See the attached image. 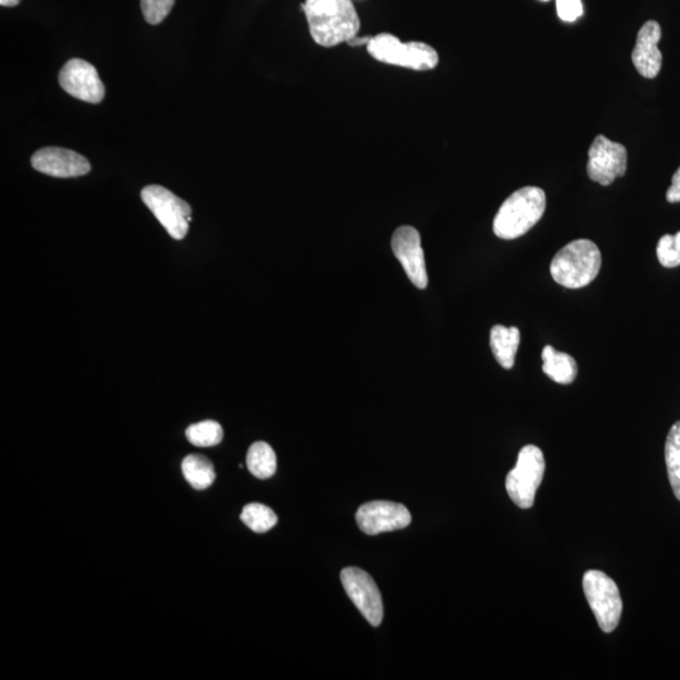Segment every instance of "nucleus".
I'll list each match as a JSON object with an SVG mask.
<instances>
[{
  "instance_id": "23",
  "label": "nucleus",
  "mask_w": 680,
  "mask_h": 680,
  "mask_svg": "<svg viewBox=\"0 0 680 680\" xmlns=\"http://www.w3.org/2000/svg\"><path fill=\"white\" fill-rule=\"evenodd\" d=\"M176 0H140L143 16L149 24H159L168 17Z\"/></svg>"
},
{
  "instance_id": "1",
  "label": "nucleus",
  "mask_w": 680,
  "mask_h": 680,
  "mask_svg": "<svg viewBox=\"0 0 680 680\" xmlns=\"http://www.w3.org/2000/svg\"><path fill=\"white\" fill-rule=\"evenodd\" d=\"M310 34L322 47H335L357 37L361 28L352 0H305L301 4Z\"/></svg>"
},
{
  "instance_id": "19",
  "label": "nucleus",
  "mask_w": 680,
  "mask_h": 680,
  "mask_svg": "<svg viewBox=\"0 0 680 680\" xmlns=\"http://www.w3.org/2000/svg\"><path fill=\"white\" fill-rule=\"evenodd\" d=\"M665 461L670 485L680 502V421L675 422L669 431L665 442Z\"/></svg>"
},
{
  "instance_id": "2",
  "label": "nucleus",
  "mask_w": 680,
  "mask_h": 680,
  "mask_svg": "<svg viewBox=\"0 0 680 680\" xmlns=\"http://www.w3.org/2000/svg\"><path fill=\"white\" fill-rule=\"evenodd\" d=\"M546 211V193L538 187H524L510 194L494 218L495 236L516 240L536 226Z\"/></svg>"
},
{
  "instance_id": "26",
  "label": "nucleus",
  "mask_w": 680,
  "mask_h": 680,
  "mask_svg": "<svg viewBox=\"0 0 680 680\" xmlns=\"http://www.w3.org/2000/svg\"><path fill=\"white\" fill-rule=\"evenodd\" d=\"M372 40V37H363V38H358L354 37L353 40L349 41V45L352 47H357V46H367L369 41Z\"/></svg>"
},
{
  "instance_id": "3",
  "label": "nucleus",
  "mask_w": 680,
  "mask_h": 680,
  "mask_svg": "<svg viewBox=\"0 0 680 680\" xmlns=\"http://www.w3.org/2000/svg\"><path fill=\"white\" fill-rule=\"evenodd\" d=\"M602 257L594 242L580 238L562 247L551 262V275L567 289H581L599 275Z\"/></svg>"
},
{
  "instance_id": "24",
  "label": "nucleus",
  "mask_w": 680,
  "mask_h": 680,
  "mask_svg": "<svg viewBox=\"0 0 680 680\" xmlns=\"http://www.w3.org/2000/svg\"><path fill=\"white\" fill-rule=\"evenodd\" d=\"M558 17L565 22H575L584 13L581 0H556Z\"/></svg>"
},
{
  "instance_id": "14",
  "label": "nucleus",
  "mask_w": 680,
  "mask_h": 680,
  "mask_svg": "<svg viewBox=\"0 0 680 680\" xmlns=\"http://www.w3.org/2000/svg\"><path fill=\"white\" fill-rule=\"evenodd\" d=\"M662 28L659 23L649 21L640 28L636 45L631 55L636 71L645 79H655L662 70L663 55L659 50Z\"/></svg>"
},
{
  "instance_id": "25",
  "label": "nucleus",
  "mask_w": 680,
  "mask_h": 680,
  "mask_svg": "<svg viewBox=\"0 0 680 680\" xmlns=\"http://www.w3.org/2000/svg\"><path fill=\"white\" fill-rule=\"evenodd\" d=\"M667 201L669 203L680 202V167L672 178V186H670L667 192Z\"/></svg>"
},
{
  "instance_id": "12",
  "label": "nucleus",
  "mask_w": 680,
  "mask_h": 680,
  "mask_svg": "<svg viewBox=\"0 0 680 680\" xmlns=\"http://www.w3.org/2000/svg\"><path fill=\"white\" fill-rule=\"evenodd\" d=\"M411 514L405 505L392 502L363 504L357 512V523L362 532L376 536L410 526Z\"/></svg>"
},
{
  "instance_id": "22",
  "label": "nucleus",
  "mask_w": 680,
  "mask_h": 680,
  "mask_svg": "<svg viewBox=\"0 0 680 680\" xmlns=\"http://www.w3.org/2000/svg\"><path fill=\"white\" fill-rule=\"evenodd\" d=\"M657 255L660 264L668 269L680 266V232L660 238Z\"/></svg>"
},
{
  "instance_id": "16",
  "label": "nucleus",
  "mask_w": 680,
  "mask_h": 680,
  "mask_svg": "<svg viewBox=\"0 0 680 680\" xmlns=\"http://www.w3.org/2000/svg\"><path fill=\"white\" fill-rule=\"evenodd\" d=\"M543 372L560 385H570L577 377V363L570 354L546 346L542 352Z\"/></svg>"
},
{
  "instance_id": "11",
  "label": "nucleus",
  "mask_w": 680,
  "mask_h": 680,
  "mask_svg": "<svg viewBox=\"0 0 680 680\" xmlns=\"http://www.w3.org/2000/svg\"><path fill=\"white\" fill-rule=\"evenodd\" d=\"M58 82L63 90L76 99L99 104L105 97V86L91 63L74 58L60 71Z\"/></svg>"
},
{
  "instance_id": "17",
  "label": "nucleus",
  "mask_w": 680,
  "mask_h": 680,
  "mask_svg": "<svg viewBox=\"0 0 680 680\" xmlns=\"http://www.w3.org/2000/svg\"><path fill=\"white\" fill-rule=\"evenodd\" d=\"M182 471L187 482L197 490L210 488L216 480L215 466L202 455L192 454L184 458Z\"/></svg>"
},
{
  "instance_id": "4",
  "label": "nucleus",
  "mask_w": 680,
  "mask_h": 680,
  "mask_svg": "<svg viewBox=\"0 0 680 680\" xmlns=\"http://www.w3.org/2000/svg\"><path fill=\"white\" fill-rule=\"evenodd\" d=\"M367 51L374 60L414 71L434 70L439 63V55L431 46L422 42L403 43L390 33L372 37Z\"/></svg>"
},
{
  "instance_id": "18",
  "label": "nucleus",
  "mask_w": 680,
  "mask_h": 680,
  "mask_svg": "<svg viewBox=\"0 0 680 680\" xmlns=\"http://www.w3.org/2000/svg\"><path fill=\"white\" fill-rule=\"evenodd\" d=\"M247 468L259 479H269L276 473L278 460L275 451L266 442H255L251 445L246 456Z\"/></svg>"
},
{
  "instance_id": "13",
  "label": "nucleus",
  "mask_w": 680,
  "mask_h": 680,
  "mask_svg": "<svg viewBox=\"0 0 680 680\" xmlns=\"http://www.w3.org/2000/svg\"><path fill=\"white\" fill-rule=\"evenodd\" d=\"M32 167L47 176L75 178L90 173L89 160L74 150L65 148H43L33 154Z\"/></svg>"
},
{
  "instance_id": "15",
  "label": "nucleus",
  "mask_w": 680,
  "mask_h": 680,
  "mask_svg": "<svg viewBox=\"0 0 680 680\" xmlns=\"http://www.w3.org/2000/svg\"><path fill=\"white\" fill-rule=\"evenodd\" d=\"M519 344H521V332L516 327H504L495 325L490 332V347L497 362L505 369L514 367Z\"/></svg>"
},
{
  "instance_id": "6",
  "label": "nucleus",
  "mask_w": 680,
  "mask_h": 680,
  "mask_svg": "<svg viewBox=\"0 0 680 680\" xmlns=\"http://www.w3.org/2000/svg\"><path fill=\"white\" fill-rule=\"evenodd\" d=\"M582 584L600 629L604 633H612L618 628L623 612L618 585L604 572L596 570L587 571Z\"/></svg>"
},
{
  "instance_id": "27",
  "label": "nucleus",
  "mask_w": 680,
  "mask_h": 680,
  "mask_svg": "<svg viewBox=\"0 0 680 680\" xmlns=\"http://www.w3.org/2000/svg\"><path fill=\"white\" fill-rule=\"evenodd\" d=\"M19 3H21V0H0L2 7H16Z\"/></svg>"
},
{
  "instance_id": "28",
  "label": "nucleus",
  "mask_w": 680,
  "mask_h": 680,
  "mask_svg": "<svg viewBox=\"0 0 680 680\" xmlns=\"http://www.w3.org/2000/svg\"><path fill=\"white\" fill-rule=\"evenodd\" d=\"M543 2H548V0H543Z\"/></svg>"
},
{
  "instance_id": "10",
  "label": "nucleus",
  "mask_w": 680,
  "mask_h": 680,
  "mask_svg": "<svg viewBox=\"0 0 680 680\" xmlns=\"http://www.w3.org/2000/svg\"><path fill=\"white\" fill-rule=\"evenodd\" d=\"M392 251L401 262L407 278L419 289H426L429 284L427 276L424 250L421 246V236L416 228L411 226L398 227L392 236Z\"/></svg>"
},
{
  "instance_id": "8",
  "label": "nucleus",
  "mask_w": 680,
  "mask_h": 680,
  "mask_svg": "<svg viewBox=\"0 0 680 680\" xmlns=\"http://www.w3.org/2000/svg\"><path fill=\"white\" fill-rule=\"evenodd\" d=\"M628 168V152L623 144L611 142L604 135L596 136L589 150L587 174L591 181L610 186L616 178L624 177Z\"/></svg>"
},
{
  "instance_id": "21",
  "label": "nucleus",
  "mask_w": 680,
  "mask_h": 680,
  "mask_svg": "<svg viewBox=\"0 0 680 680\" xmlns=\"http://www.w3.org/2000/svg\"><path fill=\"white\" fill-rule=\"evenodd\" d=\"M186 436L188 441L198 448H211L222 441L223 429L217 421L207 420L189 426Z\"/></svg>"
},
{
  "instance_id": "9",
  "label": "nucleus",
  "mask_w": 680,
  "mask_h": 680,
  "mask_svg": "<svg viewBox=\"0 0 680 680\" xmlns=\"http://www.w3.org/2000/svg\"><path fill=\"white\" fill-rule=\"evenodd\" d=\"M344 590L349 599L361 611L372 626H380L383 620V602L376 582L361 568L348 567L340 573Z\"/></svg>"
},
{
  "instance_id": "7",
  "label": "nucleus",
  "mask_w": 680,
  "mask_h": 680,
  "mask_svg": "<svg viewBox=\"0 0 680 680\" xmlns=\"http://www.w3.org/2000/svg\"><path fill=\"white\" fill-rule=\"evenodd\" d=\"M145 206L174 240H183L192 221V208L186 201L160 186H148L142 191Z\"/></svg>"
},
{
  "instance_id": "5",
  "label": "nucleus",
  "mask_w": 680,
  "mask_h": 680,
  "mask_svg": "<svg viewBox=\"0 0 680 680\" xmlns=\"http://www.w3.org/2000/svg\"><path fill=\"white\" fill-rule=\"evenodd\" d=\"M546 461L541 449L534 445H527L519 451L516 468L509 471L505 488L509 498L519 508L529 509L533 507L537 489L541 485Z\"/></svg>"
},
{
  "instance_id": "20",
  "label": "nucleus",
  "mask_w": 680,
  "mask_h": 680,
  "mask_svg": "<svg viewBox=\"0 0 680 680\" xmlns=\"http://www.w3.org/2000/svg\"><path fill=\"white\" fill-rule=\"evenodd\" d=\"M241 521L255 533H266L278 524V516L264 504L251 503L242 509Z\"/></svg>"
}]
</instances>
